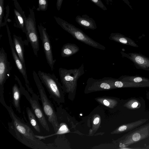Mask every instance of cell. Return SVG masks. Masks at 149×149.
I'll return each mask as SVG.
<instances>
[{
  "label": "cell",
  "instance_id": "obj_1",
  "mask_svg": "<svg viewBox=\"0 0 149 149\" xmlns=\"http://www.w3.org/2000/svg\"><path fill=\"white\" fill-rule=\"evenodd\" d=\"M3 106L6 109L12 120L8 125L10 133L19 142L33 149H53L55 146L46 144L36 136L30 127L15 113L12 107L6 104Z\"/></svg>",
  "mask_w": 149,
  "mask_h": 149
},
{
  "label": "cell",
  "instance_id": "obj_2",
  "mask_svg": "<svg viewBox=\"0 0 149 149\" xmlns=\"http://www.w3.org/2000/svg\"><path fill=\"white\" fill-rule=\"evenodd\" d=\"M32 74L33 79L39 94L43 110L47 117L48 121L52 125L55 133L59 128L56 112L53 104L47 96L45 89L37 73L35 71L33 70Z\"/></svg>",
  "mask_w": 149,
  "mask_h": 149
},
{
  "label": "cell",
  "instance_id": "obj_3",
  "mask_svg": "<svg viewBox=\"0 0 149 149\" xmlns=\"http://www.w3.org/2000/svg\"><path fill=\"white\" fill-rule=\"evenodd\" d=\"M59 76L64 92L70 95L75 94L78 79L85 73L84 65L82 64L78 68L67 69L60 68L58 69Z\"/></svg>",
  "mask_w": 149,
  "mask_h": 149
},
{
  "label": "cell",
  "instance_id": "obj_4",
  "mask_svg": "<svg viewBox=\"0 0 149 149\" xmlns=\"http://www.w3.org/2000/svg\"><path fill=\"white\" fill-rule=\"evenodd\" d=\"M37 74L52 99L58 104L64 103V92L55 74L40 70L38 71Z\"/></svg>",
  "mask_w": 149,
  "mask_h": 149
},
{
  "label": "cell",
  "instance_id": "obj_5",
  "mask_svg": "<svg viewBox=\"0 0 149 149\" xmlns=\"http://www.w3.org/2000/svg\"><path fill=\"white\" fill-rule=\"evenodd\" d=\"M15 79L19 86L21 94L24 95L29 102L32 110L39 122L43 128L49 132L50 129L45 116L43 111L39 104L38 96L34 93L32 94L31 96L28 92L23 86L19 78L15 75Z\"/></svg>",
  "mask_w": 149,
  "mask_h": 149
},
{
  "label": "cell",
  "instance_id": "obj_6",
  "mask_svg": "<svg viewBox=\"0 0 149 149\" xmlns=\"http://www.w3.org/2000/svg\"><path fill=\"white\" fill-rule=\"evenodd\" d=\"M58 23L63 29L78 41L95 48L103 50L106 49L105 46L93 40L74 25L63 20H60Z\"/></svg>",
  "mask_w": 149,
  "mask_h": 149
},
{
  "label": "cell",
  "instance_id": "obj_7",
  "mask_svg": "<svg viewBox=\"0 0 149 149\" xmlns=\"http://www.w3.org/2000/svg\"><path fill=\"white\" fill-rule=\"evenodd\" d=\"M10 69L7 54L2 47L0 50V102L3 106L6 104L3 96L4 85L10 76Z\"/></svg>",
  "mask_w": 149,
  "mask_h": 149
},
{
  "label": "cell",
  "instance_id": "obj_8",
  "mask_svg": "<svg viewBox=\"0 0 149 149\" xmlns=\"http://www.w3.org/2000/svg\"><path fill=\"white\" fill-rule=\"evenodd\" d=\"M40 35L44 52L47 63L53 70L54 69V65L56 60L54 58L51 42L49 35L46 30L42 27H39Z\"/></svg>",
  "mask_w": 149,
  "mask_h": 149
},
{
  "label": "cell",
  "instance_id": "obj_9",
  "mask_svg": "<svg viewBox=\"0 0 149 149\" xmlns=\"http://www.w3.org/2000/svg\"><path fill=\"white\" fill-rule=\"evenodd\" d=\"M8 33L9 44L13 57L18 69L24 78L25 85L28 91L32 94L34 93V92L30 85L27 74L26 67L24 66L16 53L13 40L9 31H8Z\"/></svg>",
  "mask_w": 149,
  "mask_h": 149
},
{
  "label": "cell",
  "instance_id": "obj_10",
  "mask_svg": "<svg viewBox=\"0 0 149 149\" xmlns=\"http://www.w3.org/2000/svg\"><path fill=\"white\" fill-rule=\"evenodd\" d=\"M116 79L110 77H105L99 79L90 78L87 81L86 88L92 90L115 88L114 82Z\"/></svg>",
  "mask_w": 149,
  "mask_h": 149
},
{
  "label": "cell",
  "instance_id": "obj_11",
  "mask_svg": "<svg viewBox=\"0 0 149 149\" xmlns=\"http://www.w3.org/2000/svg\"><path fill=\"white\" fill-rule=\"evenodd\" d=\"M26 33L28 40L30 42L36 56H38L39 50V38L33 23L27 22L26 25Z\"/></svg>",
  "mask_w": 149,
  "mask_h": 149
},
{
  "label": "cell",
  "instance_id": "obj_12",
  "mask_svg": "<svg viewBox=\"0 0 149 149\" xmlns=\"http://www.w3.org/2000/svg\"><path fill=\"white\" fill-rule=\"evenodd\" d=\"M76 22L85 29H95L97 26L95 21L86 14L78 15L75 19Z\"/></svg>",
  "mask_w": 149,
  "mask_h": 149
},
{
  "label": "cell",
  "instance_id": "obj_13",
  "mask_svg": "<svg viewBox=\"0 0 149 149\" xmlns=\"http://www.w3.org/2000/svg\"><path fill=\"white\" fill-rule=\"evenodd\" d=\"M13 41L16 53L24 66L26 67L24 56V41L21 37L15 35L13 36Z\"/></svg>",
  "mask_w": 149,
  "mask_h": 149
},
{
  "label": "cell",
  "instance_id": "obj_14",
  "mask_svg": "<svg viewBox=\"0 0 149 149\" xmlns=\"http://www.w3.org/2000/svg\"><path fill=\"white\" fill-rule=\"evenodd\" d=\"M109 39L117 42L135 47L138 46L131 39L119 33H111L110 34Z\"/></svg>",
  "mask_w": 149,
  "mask_h": 149
},
{
  "label": "cell",
  "instance_id": "obj_15",
  "mask_svg": "<svg viewBox=\"0 0 149 149\" xmlns=\"http://www.w3.org/2000/svg\"><path fill=\"white\" fill-rule=\"evenodd\" d=\"M129 58L135 64L143 69L149 68V58L135 53L129 54Z\"/></svg>",
  "mask_w": 149,
  "mask_h": 149
},
{
  "label": "cell",
  "instance_id": "obj_16",
  "mask_svg": "<svg viewBox=\"0 0 149 149\" xmlns=\"http://www.w3.org/2000/svg\"><path fill=\"white\" fill-rule=\"evenodd\" d=\"M79 50V47L75 44L67 43L62 47L61 55L62 57H68L77 53Z\"/></svg>",
  "mask_w": 149,
  "mask_h": 149
},
{
  "label": "cell",
  "instance_id": "obj_17",
  "mask_svg": "<svg viewBox=\"0 0 149 149\" xmlns=\"http://www.w3.org/2000/svg\"><path fill=\"white\" fill-rule=\"evenodd\" d=\"M12 91L13 105L16 110L18 113H21V110L20 101L21 93L19 88L16 84H15L12 87Z\"/></svg>",
  "mask_w": 149,
  "mask_h": 149
},
{
  "label": "cell",
  "instance_id": "obj_18",
  "mask_svg": "<svg viewBox=\"0 0 149 149\" xmlns=\"http://www.w3.org/2000/svg\"><path fill=\"white\" fill-rule=\"evenodd\" d=\"M26 111L27 117L31 125L37 132L40 133V129L34 113L29 107H26Z\"/></svg>",
  "mask_w": 149,
  "mask_h": 149
},
{
  "label": "cell",
  "instance_id": "obj_19",
  "mask_svg": "<svg viewBox=\"0 0 149 149\" xmlns=\"http://www.w3.org/2000/svg\"><path fill=\"white\" fill-rule=\"evenodd\" d=\"M118 79L120 81L130 82L141 83L149 82V79L143 77L138 76H123Z\"/></svg>",
  "mask_w": 149,
  "mask_h": 149
},
{
  "label": "cell",
  "instance_id": "obj_20",
  "mask_svg": "<svg viewBox=\"0 0 149 149\" xmlns=\"http://www.w3.org/2000/svg\"><path fill=\"white\" fill-rule=\"evenodd\" d=\"M145 121V120L143 121H138L133 123L122 125L115 130L114 133H121L130 130L137 127L138 126V125H140L143 124L142 123L146 121Z\"/></svg>",
  "mask_w": 149,
  "mask_h": 149
},
{
  "label": "cell",
  "instance_id": "obj_21",
  "mask_svg": "<svg viewBox=\"0 0 149 149\" xmlns=\"http://www.w3.org/2000/svg\"><path fill=\"white\" fill-rule=\"evenodd\" d=\"M144 137L141 135V133L139 132H135L132 134L130 136V141L127 143L130 144V143H133L137 142L139 140L142 139Z\"/></svg>",
  "mask_w": 149,
  "mask_h": 149
},
{
  "label": "cell",
  "instance_id": "obj_22",
  "mask_svg": "<svg viewBox=\"0 0 149 149\" xmlns=\"http://www.w3.org/2000/svg\"><path fill=\"white\" fill-rule=\"evenodd\" d=\"M139 104V102L136 100H131L126 104V106L131 109L137 108Z\"/></svg>",
  "mask_w": 149,
  "mask_h": 149
},
{
  "label": "cell",
  "instance_id": "obj_23",
  "mask_svg": "<svg viewBox=\"0 0 149 149\" xmlns=\"http://www.w3.org/2000/svg\"><path fill=\"white\" fill-rule=\"evenodd\" d=\"M96 5L104 10H106L107 8L101 0H90Z\"/></svg>",
  "mask_w": 149,
  "mask_h": 149
},
{
  "label": "cell",
  "instance_id": "obj_24",
  "mask_svg": "<svg viewBox=\"0 0 149 149\" xmlns=\"http://www.w3.org/2000/svg\"><path fill=\"white\" fill-rule=\"evenodd\" d=\"M102 103L106 106L109 107L111 105V103H110V101L106 99H104L102 100Z\"/></svg>",
  "mask_w": 149,
  "mask_h": 149
},
{
  "label": "cell",
  "instance_id": "obj_25",
  "mask_svg": "<svg viewBox=\"0 0 149 149\" xmlns=\"http://www.w3.org/2000/svg\"><path fill=\"white\" fill-rule=\"evenodd\" d=\"M63 0H57V6L58 10H59L61 6Z\"/></svg>",
  "mask_w": 149,
  "mask_h": 149
},
{
  "label": "cell",
  "instance_id": "obj_26",
  "mask_svg": "<svg viewBox=\"0 0 149 149\" xmlns=\"http://www.w3.org/2000/svg\"><path fill=\"white\" fill-rule=\"evenodd\" d=\"M18 19L20 22V24H21V27L23 28L24 26L23 25V20L22 17L18 15L17 16Z\"/></svg>",
  "mask_w": 149,
  "mask_h": 149
},
{
  "label": "cell",
  "instance_id": "obj_27",
  "mask_svg": "<svg viewBox=\"0 0 149 149\" xmlns=\"http://www.w3.org/2000/svg\"><path fill=\"white\" fill-rule=\"evenodd\" d=\"M132 10L133 8L130 4V2L129 0H122Z\"/></svg>",
  "mask_w": 149,
  "mask_h": 149
},
{
  "label": "cell",
  "instance_id": "obj_28",
  "mask_svg": "<svg viewBox=\"0 0 149 149\" xmlns=\"http://www.w3.org/2000/svg\"><path fill=\"white\" fill-rule=\"evenodd\" d=\"M100 121V118L98 117H96L94 119L93 121V123L94 125H97Z\"/></svg>",
  "mask_w": 149,
  "mask_h": 149
},
{
  "label": "cell",
  "instance_id": "obj_29",
  "mask_svg": "<svg viewBox=\"0 0 149 149\" xmlns=\"http://www.w3.org/2000/svg\"><path fill=\"white\" fill-rule=\"evenodd\" d=\"M39 3L40 5H45L46 4L45 0H39Z\"/></svg>",
  "mask_w": 149,
  "mask_h": 149
},
{
  "label": "cell",
  "instance_id": "obj_30",
  "mask_svg": "<svg viewBox=\"0 0 149 149\" xmlns=\"http://www.w3.org/2000/svg\"></svg>",
  "mask_w": 149,
  "mask_h": 149
}]
</instances>
